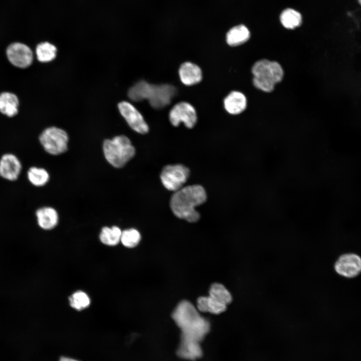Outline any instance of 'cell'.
Returning a JSON list of instances; mask_svg holds the SVG:
<instances>
[{
	"mask_svg": "<svg viewBox=\"0 0 361 361\" xmlns=\"http://www.w3.org/2000/svg\"><path fill=\"white\" fill-rule=\"evenodd\" d=\"M224 107L230 114L236 115L242 112L247 106L245 96L239 91H232L224 100Z\"/></svg>",
	"mask_w": 361,
	"mask_h": 361,
	"instance_id": "15",
	"label": "cell"
},
{
	"mask_svg": "<svg viewBox=\"0 0 361 361\" xmlns=\"http://www.w3.org/2000/svg\"><path fill=\"white\" fill-rule=\"evenodd\" d=\"M69 138L63 129L52 126L45 129L39 136L40 142L44 149L52 155H59L68 149Z\"/></svg>",
	"mask_w": 361,
	"mask_h": 361,
	"instance_id": "6",
	"label": "cell"
},
{
	"mask_svg": "<svg viewBox=\"0 0 361 361\" xmlns=\"http://www.w3.org/2000/svg\"><path fill=\"white\" fill-rule=\"evenodd\" d=\"M22 164L18 157L12 153H6L0 158V176L3 179L13 182L19 177Z\"/></svg>",
	"mask_w": 361,
	"mask_h": 361,
	"instance_id": "12",
	"label": "cell"
},
{
	"mask_svg": "<svg viewBox=\"0 0 361 361\" xmlns=\"http://www.w3.org/2000/svg\"><path fill=\"white\" fill-rule=\"evenodd\" d=\"M59 361H80V360H78L75 358H74L69 357V356H63L60 357Z\"/></svg>",
	"mask_w": 361,
	"mask_h": 361,
	"instance_id": "26",
	"label": "cell"
},
{
	"mask_svg": "<svg viewBox=\"0 0 361 361\" xmlns=\"http://www.w3.org/2000/svg\"><path fill=\"white\" fill-rule=\"evenodd\" d=\"M57 51V48L53 44L45 42L37 46L36 54L40 62L46 63L53 60L56 58Z\"/></svg>",
	"mask_w": 361,
	"mask_h": 361,
	"instance_id": "21",
	"label": "cell"
},
{
	"mask_svg": "<svg viewBox=\"0 0 361 361\" xmlns=\"http://www.w3.org/2000/svg\"><path fill=\"white\" fill-rule=\"evenodd\" d=\"M171 316L181 332L177 355L186 360L199 358L203 353L201 342L210 329L209 321L187 300L177 304Z\"/></svg>",
	"mask_w": 361,
	"mask_h": 361,
	"instance_id": "1",
	"label": "cell"
},
{
	"mask_svg": "<svg viewBox=\"0 0 361 361\" xmlns=\"http://www.w3.org/2000/svg\"><path fill=\"white\" fill-rule=\"evenodd\" d=\"M190 173L189 169L183 164L167 165L163 168L160 178L167 190L175 192L183 187Z\"/></svg>",
	"mask_w": 361,
	"mask_h": 361,
	"instance_id": "7",
	"label": "cell"
},
{
	"mask_svg": "<svg viewBox=\"0 0 361 361\" xmlns=\"http://www.w3.org/2000/svg\"><path fill=\"white\" fill-rule=\"evenodd\" d=\"M169 119L174 126H177L183 122L187 128H192L197 121V112L189 103L180 102L174 105L170 110Z\"/></svg>",
	"mask_w": 361,
	"mask_h": 361,
	"instance_id": "8",
	"label": "cell"
},
{
	"mask_svg": "<svg viewBox=\"0 0 361 361\" xmlns=\"http://www.w3.org/2000/svg\"><path fill=\"white\" fill-rule=\"evenodd\" d=\"M358 1L359 4L361 5V0H358Z\"/></svg>",
	"mask_w": 361,
	"mask_h": 361,
	"instance_id": "27",
	"label": "cell"
},
{
	"mask_svg": "<svg viewBox=\"0 0 361 361\" xmlns=\"http://www.w3.org/2000/svg\"><path fill=\"white\" fill-rule=\"evenodd\" d=\"M197 307L198 310L202 312L219 314L227 310V305L209 296L200 297L197 300Z\"/></svg>",
	"mask_w": 361,
	"mask_h": 361,
	"instance_id": "18",
	"label": "cell"
},
{
	"mask_svg": "<svg viewBox=\"0 0 361 361\" xmlns=\"http://www.w3.org/2000/svg\"><path fill=\"white\" fill-rule=\"evenodd\" d=\"M178 74L182 82L187 86L200 83L203 77L201 68L190 62H185L180 65Z\"/></svg>",
	"mask_w": 361,
	"mask_h": 361,
	"instance_id": "13",
	"label": "cell"
},
{
	"mask_svg": "<svg viewBox=\"0 0 361 361\" xmlns=\"http://www.w3.org/2000/svg\"><path fill=\"white\" fill-rule=\"evenodd\" d=\"M250 36L248 28L243 25L235 26L227 33L226 42L232 47L242 45L248 40Z\"/></svg>",
	"mask_w": 361,
	"mask_h": 361,
	"instance_id": "17",
	"label": "cell"
},
{
	"mask_svg": "<svg viewBox=\"0 0 361 361\" xmlns=\"http://www.w3.org/2000/svg\"><path fill=\"white\" fill-rule=\"evenodd\" d=\"M141 239L139 232L135 229H129L122 231L120 242L126 247L133 248L136 246Z\"/></svg>",
	"mask_w": 361,
	"mask_h": 361,
	"instance_id": "25",
	"label": "cell"
},
{
	"mask_svg": "<svg viewBox=\"0 0 361 361\" xmlns=\"http://www.w3.org/2000/svg\"><path fill=\"white\" fill-rule=\"evenodd\" d=\"M118 108L129 126L135 131L145 134L149 127L140 112L130 102L123 101L118 104Z\"/></svg>",
	"mask_w": 361,
	"mask_h": 361,
	"instance_id": "9",
	"label": "cell"
},
{
	"mask_svg": "<svg viewBox=\"0 0 361 361\" xmlns=\"http://www.w3.org/2000/svg\"><path fill=\"white\" fill-rule=\"evenodd\" d=\"M38 226L42 229L49 230L54 228L58 222V215L53 208L44 207L36 212Z\"/></svg>",
	"mask_w": 361,
	"mask_h": 361,
	"instance_id": "14",
	"label": "cell"
},
{
	"mask_svg": "<svg viewBox=\"0 0 361 361\" xmlns=\"http://www.w3.org/2000/svg\"><path fill=\"white\" fill-rule=\"evenodd\" d=\"M176 93L175 87L171 85H154L140 81L129 89L128 96L135 102L147 99L152 107L160 109L170 103Z\"/></svg>",
	"mask_w": 361,
	"mask_h": 361,
	"instance_id": "3",
	"label": "cell"
},
{
	"mask_svg": "<svg viewBox=\"0 0 361 361\" xmlns=\"http://www.w3.org/2000/svg\"><path fill=\"white\" fill-rule=\"evenodd\" d=\"M70 306L74 309L81 311L87 308L90 304V299L85 292L77 291L69 298Z\"/></svg>",
	"mask_w": 361,
	"mask_h": 361,
	"instance_id": "24",
	"label": "cell"
},
{
	"mask_svg": "<svg viewBox=\"0 0 361 361\" xmlns=\"http://www.w3.org/2000/svg\"><path fill=\"white\" fill-rule=\"evenodd\" d=\"M252 72L255 87L266 92L272 91L275 85L282 80L284 75L283 69L278 62L266 59L257 61L252 67Z\"/></svg>",
	"mask_w": 361,
	"mask_h": 361,
	"instance_id": "4",
	"label": "cell"
},
{
	"mask_svg": "<svg viewBox=\"0 0 361 361\" xmlns=\"http://www.w3.org/2000/svg\"><path fill=\"white\" fill-rule=\"evenodd\" d=\"M6 54L10 63L20 68L28 67L33 60L31 49L26 44L20 42L11 44L7 48Z\"/></svg>",
	"mask_w": 361,
	"mask_h": 361,
	"instance_id": "10",
	"label": "cell"
},
{
	"mask_svg": "<svg viewBox=\"0 0 361 361\" xmlns=\"http://www.w3.org/2000/svg\"><path fill=\"white\" fill-rule=\"evenodd\" d=\"M334 269L340 275L354 277L361 272V258L352 253L342 255L335 263Z\"/></svg>",
	"mask_w": 361,
	"mask_h": 361,
	"instance_id": "11",
	"label": "cell"
},
{
	"mask_svg": "<svg viewBox=\"0 0 361 361\" xmlns=\"http://www.w3.org/2000/svg\"><path fill=\"white\" fill-rule=\"evenodd\" d=\"M209 296L216 301L228 305L233 301L230 292L221 283L213 284L209 290Z\"/></svg>",
	"mask_w": 361,
	"mask_h": 361,
	"instance_id": "20",
	"label": "cell"
},
{
	"mask_svg": "<svg viewBox=\"0 0 361 361\" xmlns=\"http://www.w3.org/2000/svg\"><path fill=\"white\" fill-rule=\"evenodd\" d=\"M206 200V192L202 186L191 185L174 192L170 199V207L176 217L194 223L200 218L195 208L204 203Z\"/></svg>",
	"mask_w": 361,
	"mask_h": 361,
	"instance_id": "2",
	"label": "cell"
},
{
	"mask_svg": "<svg viewBox=\"0 0 361 361\" xmlns=\"http://www.w3.org/2000/svg\"><path fill=\"white\" fill-rule=\"evenodd\" d=\"M280 21L285 28L293 29L301 25V15L293 9H287L281 13Z\"/></svg>",
	"mask_w": 361,
	"mask_h": 361,
	"instance_id": "23",
	"label": "cell"
},
{
	"mask_svg": "<svg viewBox=\"0 0 361 361\" xmlns=\"http://www.w3.org/2000/svg\"><path fill=\"white\" fill-rule=\"evenodd\" d=\"M121 233L120 229L117 226L104 227L100 233V240L104 245L115 246L120 242Z\"/></svg>",
	"mask_w": 361,
	"mask_h": 361,
	"instance_id": "19",
	"label": "cell"
},
{
	"mask_svg": "<svg viewBox=\"0 0 361 361\" xmlns=\"http://www.w3.org/2000/svg\"><path fill=\"white\" fill-rule=\"evenodd\" d=\"M19 99L14 93L5 92L0 94V112L13 117L18 112Z\"/></svg>",
	"mask_w": 361,
	"mask_h": 361,
	"instance_id": "16",
	"label": "cell"
},
{
	"mask_svg": "<svg viewBox=\"0 0 361 361\" xmlns=\"http://www.w3.org/2000/svg\"><path fill=\"white\" fill-rule=\"evenodd\" d=\"M103 150L107 161L116 168H121L128 162L135 153V149L130 139L125 135L106 139Z\"/></svg>",
	"mask_w": 361,
	"mask_h": 361,
	"instance_id": "5",
	"label": "cell"
},
{
	"mask_svg": "<svg viewBox=\"0 0 361 361\" xmlns=\"http://www.w3.org/2000/svg\"><path fill=\"white\" fill-rule=\"evenodd\" d=\"M27 177L31 184L36 187L46 185L49 179V174L44 168L32 166L27 171Z\"/></svg>",
	"mask_w": 361,
	"mask_h": 361,
	"instance_id": "22",
	"label": "cell"
}]
</instances>
